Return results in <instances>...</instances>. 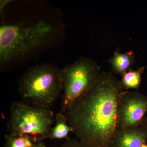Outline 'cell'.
Instances as JSON below:
<instances>
[{"label":"cell","instance_id":"cell-5","mask_svg":"<svg viewBox=\"0 0 147 147\" xmlns=\"http://www.w3.org/2000/svg\"><path fill=\"white\" fill-rule=\"evenodd\" d=\"M55 117L50 109L13 102L10 108L7 130L11 134H27L38 141L49 138Z\"/></svg>","mask_w":147,"mask_h":147},{"label":"cell","instance_id":"cell-11","mask_svg":"<svg viewBox=\"0 0 147 147\" xmlns=\"http://www.w3.org/2000/svg\"><path fill=\"white\" fill-rule=\"evenodd\" d=\"M4 147H36V138L27 134H11L5 135Z\"/></svg>","mask_w":147,"mask_h":147},{"label":"cell","instance_id":"cell-14","mask_svg":"<svg viewBox=\"0 0 147 147\" xmlns=\"http://www.w3.org/2000/svg\"><path fill=\"white\" fill-rule=\"evenodd\" d=\"M140 125L144 127L147 130V117H145Z\"/></svg>","mask_w":147,"mask_h":147},{"label":"cell","instance_id":"cell-4","mask_svg":"<svg viewBox=\"0 0 147 147\" xmlns=\"http://www.w3.org/2000/svg\"><path fill=\"white\" fill-rule=\"evenodd\" d=\"M63 91L60 112L66 115L71 105L95 84L102 72L92 58L82 57L60 69Z\"/></svg>","mask_w":147,"mask_h":147},{"label":"cell","instance_id":"cell-1","mask_svg":"<svg viewBox=\"0 0 147 147\" xmlns=\"http://www.w3.org/2000/svg\"><path fill=\"white\" fill-rule=\"evenodd\" d=\"M0 71L38 59L63 43L65 24L59 9L42 1H1Z\"/></svg>","mask_w":147,"mask_h":147},{"label":"cell","instance_id":"cell-2","mask_svg":"<svg viewBox=\"0 0 147 147\" xmlns=\"http://www.w3.org/2000/svg\"><path fill=\"white\" fill-rule=\"evenodd\" d=\"M113 72L96 82L67 110L68 123L79 141L91 147H111L119 129L118 103L123 91Z\"/></svg>","mask_w":147,"mask_h":147},{"label":"cell","instance_id":"cell-6","mask_svg":"<svg viewBox=\"0 0 147 147\" xmlns=\"http://www.w3.org/2000/svg\"><path fill=\"white\" fill-rule=\"evenodd\" d=\"M147 113V95L129 90L121 93L118 103L119 129L140 126Z\"/></svg>","mask_w":147,"mask_h":147},{"label":"cell","instance_id":"cell-3","mask_svg":"<svg viewBox=\"0 0 147 147\" xmlns=\"http://www.w3.org/2000/svg\"><path fill=\"white\" fill-rule=\"evenodd\" d=\"M18 91L25 102L50 109L63 90L60 69L50 63L30 67L18 80Z\"/></svg>","mask_w":147,"mask_h":147},{"label":"cell","instance_id":"cell-9","mask_svg":"<svg viewBox=\"0 0 147 147\" xmlns=\"http://www.w3.org/2000/svg\"><path fill=\"white\" fill-rule=\"evenodd\" d=\"M55 124L52 127L49 138L51 140L68 139V134L73 132V129L69 125L65 114L59 112L55 115Z\"/></svg>","mask_w":147,"mask_h":147},{"label":"cell","instance_id":"cell-12","mask_svg":"<svg viewBox=\"0 0 147 147\" xmlns=\"http://www.w3.org/2000/svg\"><path fill=\"white\" fill-rule=\"evenodd\" d=\"M59 147H91L80 141L67 139L65 143Z\"/></svg>","mask_w":147,"mask_h":147},{"label":"cell","instance_id":"cell-10","mask_svg":"<svg viewBox=\"0 0 147 147\" xmlns=\"http://www.w3.org/2000/svg\"><path fill=\"white\" fill-rule=\"evenodd\" d=\"M145 68L144 67H141L137 70L131 69L123 74L120 81L123 89L124 90H139Z\"/></svg>","mask_w":147,"mask_h":147},{"label":"cell","instance_id":"cell-13","mask_svg":"<svg viewBox=\"0 0 147 147\" xmlns=\"http://www.w3.org/2000/svg\"><path fill=\"white\" fill-rule=\"evenodd\" d=\"M36 147H47V146L43 140H42L37 142Z\"/></svg>","mask_w":147,"mask_h":147},{"label":"cell","instance_id":"cell-7","mask_svg":"<svg viewBox=\"0 0 147 147\" xmlns=\"http://www.w3.org/2000/svg\"><path fill=\"white\" fill-rule=\"evenodd\" d=\"M111 147H147V130L141 125L119 129Z\"/></svg>","mask_w":147,"mask_h":147},{"label":"cell","instance_id":"cell-8","mask_svg":"<svg viewBox=\"0 0 147 147\" xmlns=\"http://www.w3.org/2000/svg\"><path fill=\"white\" fill-rule=\"evenodd\" d=\"M108 62L111 65L113 73L122 76L133 69L132 67L135 63L134 52L129 51L125 53H121L118 47H117Z\"/></svg>","mask_w":147,"mask_h":147}]
</instances>
